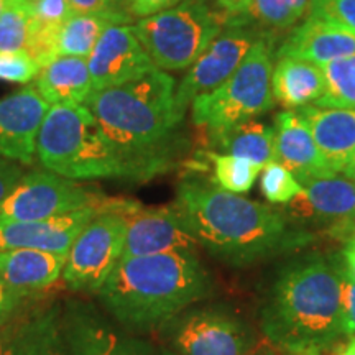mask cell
<instances>
[{
	"label": "cell",
	"mask_w": 355,
	"mask_h": 355,
	"mask_svg": "<svg viewBox=\"0 0 355 355\" xmlns=\"http://www.w3.org/2000/svg\"><path fill=\"white\" fill-rule=\"evenodd\" d=\"M199 245L224 265L248 268L304 250L316 241L277 207L188 178L173 202Z\"/></svg>",
	"instance_id": "6da1fadb"
},
{
	"label": "cell",
	"mask_w": 355,
	"mask_h": 355,
	"mask_svg": "<svg viewBox=\"0 0 355 355\" xmlns=\"http://www.w3.org/2000/svg\"><path fill=\"white\" fill-rule=\"evenodd\" d=\"M175 78L155 68L122 86L92 92L84 104L127 159L133 181L166 173L184 152L186 110L178 105Z\"/></svg>",
	"instance_id": "7a4b0ae2"
},
{
	"label": "cell",
	"mask_w": 355,
	"mask_h": 355,
	"mask_svg": "<svg viewBox=\"0 0 355 355\" xmlns=\"http://www.w3.org/2000/svg\"><path fill=\"white\" fill-rule=\"evenodd\" d=\"M259 324L286 354L329 347L344 336L339 263L314 252L286 261L261 298Z\"/></svg>",
	"instance_id": "3957f363"
},
{
	"label": "cell",
	"mask_w": 355,
	"mask_h": 355,
	"mask_svg": "<svg viewBox=\"0 0 355 355\" xmlns=\"http://www.w3.org/2000/svg\"><path fill=\"white\" fill-rule=\"evenodd\" d=\"M211 293V275L198 255L173 252L122 259L97 296L127 332L146 334L170 324Z\"/></svg>",
	"instance_id": "277c9868"
},
{
	"label": "cell",
	"mask_w": 355,
	"mask_h": 355,
	"mask_svg": "<svg viewBox=\"0 0 355 355\" xmlns=\"http://www.w3.org/2000/svg\"><path fill=\"white\" fill-rule=\"evenodd\" d=\"M43 168L69 180H132L127 159L110 144L86 105H51L37 139Z\"/></svg>",
	"instance_id": "5b68a950"
},
{
	"label": "cell",
	"mask_w": 355,
	"mask_h": 355,
	"mask_svg": "<svg viewBox=\"0 0 355 355\" xmlns=\"http://www.w3.org/2000/svg\"><path fill=\"white\" fill-rule=\"evenodd\" d=\"M227 21L229 17L207 0H181L132 26L155 68L168 73L189 69Z\"/></svg>",
	"instance_id": "8992f818"
},
{
	"label": "cell",
	"mask_w": 355,
	"mask_h": 355,
	"mask_svg": "<svg viewBox=\"0 0 355 355\" xmlns=\"http://www.w3.org/2000/svg\"><path fill=\"white\" fill-rule=\"evenodd\" d=\"M277 58V37L266 33L227 81L191 102V119L204 130H216L257 119L275 105L272 73Z\"/></svg>",
	"instance_id": "52a82bcc"
},
{
	"label": "cell",
	"mask_w": 355,
	"mask_h": 355,
	"mask_svg": "<svg viewBox=\"0 0 355 355\" xmlns=\"http://www.w3.org/2000/svg\"><path fill=\"white\" fill-rule=\"evenodd\" d=\"M137 201L121 199L84 225L74 239L63 270L71 291L99 293L110 273L122 260L127 235V214Z\"/></svg>",
	"instance_id": "ba28073f"
},
{
	"label": "cell",
	"mask_w": 355,
	"mask_h": 355,
	"mask_svg": "<svg viewBox=\"0 0 355 355\" xmlns=\"http://www.w3.org/2000/svg\"><path fill=\"white\" fill-rule=\"evenodd\" d=\"M114 202L81 181L53 171H30L0 207V222L53 219L87 207L109 209Z\"/></svg>",
	"instance_id": "9c48e42d"
},
{
	"label": "cell",
	"mask_w": 355,
	"mask_h": 355,
	"mask_svg": "<svg viewBox=\"0 0 355 355\" xmlns=\"http://www.w3.org/2000/svg\"><path fill=\"white\" fill-rule=\"evenodd\" d=\"M303 191L282 207L293 224L314 237L324 234L339 241L355 237V181L344 175L309 178Z\"/></svg>",
	"instance_id": "30bf717a"
},
{
	"label": "cell",
	"mask_w": 355,
	"mask_h": 355,
	"mask_svg": "<svg viewBox=\"0 0 355 355\" xmlns=\"http://www.w3.org/2000/svg\"><path fill=\"white\" fill-rule=\"evenodd\" d=\"M266 32L248 21L247 17L229 19L224 30L217 35L206 51L186 69L184 78L176 87V102L181 109L188 110L198 96L214 91L232 76L254 44Z\"/></svg>",
	"instance_id": "8fae6325"
},
{
	"label": "cell",
	"mask_w": 355,
	"mask_h": 355,
	"mask_svg": "<svg viewBox=\"0 0 355 355\" xmlns=\"http://www.w3.org/2000/svg\"><path fill=\"white\" fill-rule=\"evenodd\" d=\"M178 355H250L255 332L237 313L220 306L191 309L173 327Z\"/></svg>",
	"instance_id": "7c38bea8"
},
{
	"label": "cell",
	"mask_w": 355,
	"mask_h": 355,
	"mask_svg": "<svg viewBox=\"0 0 355 355\" xmlns=\"http://www.w3.org/2000/svg\"><path fill=\"white\" fill-rule=\"evenodd\" d=\"M61 327L71 355H158L153 345L117 329L99 309L83 301H69Z\"/></svg>",
	"instance_id": "4fadbf2b"
},
{
	"label": "cell",
	"mask_w": 355,
	"mask_h": 355,
	"mask_svg": "<svg viewBox=\"0 0 355 355\" xmlns=\"http://www.w3.org/2000/svg\"><path fill=\"white\" fill-rule=\"evenodd\" d=\"M125 217L127 235L122 259L173 252L196 254L201 247L175 204L145 207L137 202Z\"/></svg>",
	"instance_id": "5bb4252c"
},
{
	"label": "cell",
	"mask_w": 355,
	"mask_h": 355,
	"mask_svg": "<svg viewBox=\"0 0 355 355\" xmlns=\"http://www.w3.org/2000/svg\"><path fill=\"white\" fill-rule=\"evenodd\" d=\"M87 66L94 92L122 86L155 69L132 25L109 26L89 55Z\"/></svg>",
	"instance_id": "9a60e30c"
},
{
	"label": "cell",
	"mask_w": 355,
	"mask_h": 355,
	"mask_svg": "<svg viewBox=\"0 0 355 355\" xmlns=\"http://www.w3.org/2000/svg\"><path fill=\"white\" fill-rule=\"evenodd\" d=\"M50 107L33 84L0 99V157L32 165L40 127Z\"/></svg>",
	"instance_id": "2e32d148"
},
{
	"label": "cell",
	"mask_w": 355,
	"mask_h": 355,
	"mask_svg": "<svg viewBox=\"0 0 355 355\" xmlns=\"http://www.w3.org/2000/svg\"><path fill=\"white\" fill-rule=\"evenodd\" d=\"M102 211L107 209L87 207V209L44 220L0 222V252L25 248V250L68 255L74 239L78 237L84 225Z\"/></svg>",
	"instance_id": "e0dca14e"
},
{
	"label": "cell",
	"mask_w": 355,
	"mask_h": 355,
	"mask_svg": "<svg viewBox=\"0 0 355 355\" xmlns=\"http://www.w3.org/2000/svg\"><path fill=\"white\" fill-rule=\"evenodd\" d=\"M275 162L286 166L298 183L309 178L336 175L327 168L308 123L298 110H282L275 115Z\"/></svg>",
	"instance_id": "ac0fdd59"
},
{
	"label": "cell",
	"mask_w": 355,
	"mask_h": 355,
	"mask_svg": "<svg viewBox=\"0 0 355 355\" xmlns=\"http://www.w3.org/2000/svg\"><path fill=\"white\" fill-rule=\"evenodd\" d=\"M354 53L355 33L316 17H304L303 24L290 30L277 48V58H298L318 66Z\"/></svg>",
	"instance_id": "d6986e66"
},
{
	"label": "cell",
	"mask_w": 355,
	"mask_h": 355,
	"mask_svg": "<svg viewBox=\"0 0 355 355\" xmlns=\"http://www.w3.org/2000/svg\"><path fill=\"white\" fill-rule=\"evenodd\" d=\"M308 123L327 168L336 175L344 171L355 155V109H298Z\"/></svg>",
	"instance_id": "ffe728a7"
},
{
	"label": "cell",
	"mask_w": 355,
	"mask_h": 355,
	"mask_svg": "<svg viewBox=\"0 0 355 355\" xmlns=\"http://www.w3.org/2000/svg\"><path fill=\"white\" fill-rule=\"evenodd\" d=\"M66 255L42 250L0 252V277L20 296L46 290L63 277Z\"/></svg>",
	"instance_id": "44dd1931"
},
{
	"label": "cell",
	"mask_w": 355,
	"mask_h": 355,
	"mask_svg": "<svg viewBox=\"0 0 355 355\" xmlns=\"http://www.w3.org/2000/svg\"><path fill=\"white\" fill-rule=\"evenodd\" d=\"M50 105H81L92 94V79L86 58L58 56L40 69L33 83Z\"/></svg>",
	"instance_id": "7402d4cb"
},
{
	"label": "cell",
	"mask_w": 355,
	"mask_h": 355,
	"mask_svg": "<svg viewBox=\"0 0 355 355\" xmlns=\"http://www.w3.org/2000/svg\"><path fill=\"white\" fill-rule=\"evenodd\" d=\"M324 92L321 66L291 56L275 58L272 73L273 101L288 110L314 105Z\"/></svg>",
	"instance_id": "603a6c76"
},
{
	"label": "cell",
	"mask_w": 355,
	"mask_h": 355,
	"mask_svg": "<svg viewBox=\"0 0 355 355\" xmlns=\"http://www.w3.org/2000/svg\"><path fill=\"white\" fill-rule=\"evenodd\" d=\"M211 150L248 159L263 170L275 162V128L259 119L234 123V125L206 130Z\"/></svg>",
	"instance_id": "cb8c5ba5"
},
{
	"label": "cell",
	"mask_w": 355,
	"mask_h": 355,
	"mask_svg": "<svg viewBox=\"0 0 355 355\" xmlns=\"http://www.w3.org/2000/svg\"><path fill=\"white\" fill-rule=\"evenodd\" d=\"M130 24L127 19L107 13H73L58 33L56 58L78 56L87 60L109 26Z\"/></svg>",
	"instance_id": "d4e9b609"
},
{
	"label": "cell",
	"mask_w": 355,
	"mask_h": 355,
	"mask_svg": "<svg viewBox=\"0 0 355 355\" xmlns=\"http://www.w3.org/2000/svg\"><path fill=\"white\" fill-rule=\"evenodd\" d=\"M7 355H71L55 309L26 321L13 336Z\"/></svg>",
	"instance_id": "484cf974"
},
{
	"label": "cell",
	"mask_w": 355,
	"mask_h": 355,
	"mask_svg": "<svg viewBox=\"0 0 355 355\" xmlns=\"http://www.w3.org/2000/svg\"><path fill=\"white\" fill-rule=\"evenodd\" d=\"M324 92L316 101L322 109H355V53L321 66Z\"/></svg>",
	"instance_id": "4316f807"
},
{
	"label": "cell",
	"mask_w": 355,
	"mask_h": 355,
	"mask_svg": "<svg viewBox=\"0 0 355 355\" xmlns=\"http://www.w3.org/2000/svg\"><path fill=\"white\" fill-rule=\"evenodd\" d=\"M202 158H206L212 165V183L229 193L243 194L250 191L261 171L260 166L254 165L248 159L229 153H219L214 150L204 152Z\"/></svg>",
	"instance_id": "83f0119b"
},
{
	"label": "cell",
	"mask_w": 355,
	"mask_h": 355,
	"mask_svg": "<svg viewBox=\"0 0 355 355\" xmlns=\"http://www.w3.org/2000/svg\"><path fill=\"white\" fill-rule=\"evenodd\" d=\"M32 33V0H7L0 12V51H26Z\"/></svg>",
	"instance_id": "f1b7e54d"
},
{
	"label": "cell",
	"mask_w": 355,
	"mask_h": 355,
	"mask_svg": "<svg viewBox=\"0 0 355 355\" xmlns=\"http://www.w3.org/2000/svg\"><path fill=\"white\" fill-rule=\"evenodd\" d=\"M245 17L260 30L275 37L290 32L301 20L293 0H250Z\"/></svg>",
	"instance_id": "f546056e"
},
{
	"label": "cell",
	"mask_w": 355,
	"mask_h": 355,
	"mask_svg": "<svg viewBox=\"0 0 355 355\" xmlns=\"http://www.w3.org/2000/svg\"><path fill=\"white\" fill-rule=\"evenodd\" d=\"M260 173V191L270 204L285 206L303 191L296 176L282 163L270 162Z\"/></svg>",
	"instance_id": "4dcf8cb0"
},
{
	"label": "cell",
	"mask_w": 355,
	"mask_h": 355,
	"mask_svg": "<svg viewBox=\"0 0 355 355\" xmlns=\"http://www.w3.org/2000/svg\"><path fill=\"white\" fill-rule=\"evenodd\" d=\"M40 66L26 51H0V79L28 84L38 76Z\"/></svg>",
	"instance_id": "1f68e13d"
},
{
	"label": "cell",
	"mask_w": 355,
	"mask_h": 355,
	"mask_svg": "<svg viewBox=\"0 0 355 355\" xmlns=\"http://www.w3.org/2000/svg\"><path fill=\"white\" fill-rule=\"evenodd\" d=\"M306 17L331 21L355 33V0H313Z\"/></svg>",
	"instance_id": "d6a6232c"
},
{
	"label": "cell",
	"mask_w": 355,
	"mask_h": 355,
	"mask_svg": "<svg viewBox=\"0 0 355 355\" xmlns=\"http://www.w3.org/2000/svg\"><path fill=\"white\" fill-rule=\"evenodd\" d=\"M69 3L74 13H107L133 21L125 0H69Z\"/></svg>",
	"instance_id": "836d02e7"
},
{
	"label": "cell",
	"mask_w": 355,
	"mask_h": 355,
	"mask_svg": "<svg viewBox=\"0 0 355 355\" xmlns=\"http://www.w3.org/2000/svg\"><path fill=\"white\" fill-rule=\"evenodd\" d=\"M343 279V327L344 336H355V279L339 263Z\"/></svg>",
	"instance_id": "e575fe53"
},
{
	"label": "cell",
	"mask_w": 355,
	"mask_h": 355,
	"mask_svg": "<svg viewBox=\"0 0 355 355\" xmlns=\"http://www.w3.org/2000/svg\"><path fill=\"white\" fill-rule=\"evenodd\" d=\"M25 170L24 165L0 157V207L10 196V193L19 184V181L24 178Z\"/></svg>",
	"instance_id": "d590c367"
},
{
	"label": "cell",
	"mask_w": 355,
	"mask_h": 355,
	"mask_svg": "<svg viewBox=\"0 0 355 355\" xmlns=\"http://www.w3.org/2000/svg\"><path fill=\"white\" fill-rule=\"evenodd\" d=\"M180 2L181 0H125V6L132 19L140 20L165 12Z\"/></svg>",
	"instance_id": "8d00e7d4"
},
{
	"label": "cell",
	"mask_w": 355,
	"mask_h": 355,
	"mask_svg": "<svg viewBox=\"0 0 355 355\" xmlns=\"http://www.w3.org/2000/svg\"><path fill=\"white\" fill-rule=\"evenodd\" d=\"M24 296H20L19 293H15L10 286L3 282L0 277V326L6 324L8 319L12 318V314L15 313V309L19 308L20 301Z\"/></svg>",
	"instance_id": "74e56055"
},
{
	"label": "cell",
	"mask_w": 355,
	"mask_h": 355,
	"mask_svg": "<svg viewBox=\"0 0 355 355\" xmlns=\"http://www.w3.org/2000/svg\"><path fill=\"white\" fill-rule=\"evenodd\" d=\"M214 2L229 19L245 17L248 6H250V0H214Z\"/></svg>",
	"instance_id": "f35d334b"
},
{
	"label": "cell",
	"mask_w": 355,
	"mask_h": 355,
	"mask_svg": "<svg viewBox=\"0 0 355 355\" xmlns=\"http://www.w3.org/2000/svg\"><path fill=\"white\" fill-rule=\"evenodd\" d=\"M343 261H344V270L350 277L355 279V237L352 241L347 242V245L343 250Z\"/></svg>",
	"instance_id": "ab89813d"
},
{
	"label": "cell",
	"mask_w": 355,
	"mask_h": 355,
	"mask_svg": "<svg viewBox=\"0 0 355 355\" xmlns=\"http://www.w3.org/2000/svg\"><path fill=\"white\" fill-rule=\"evenodd\" d=\"M311 2H313V0H293L296 12H298V15H300V19H304V17L308 15V12L311 8Z\"/></svg>",
	"instance_id": "60d3db41"
},
{
	"label": "cell",
	"mask_w": 355,
	"mask_h": 355,
	"mask_svg": "<svg viewBox=\"0 0 355 355\" xmlns=\"http://www.w3.org/2000/svg\"><path fill=\"white\" fill-rule=\"evenodd\" d=\"M343 175L345 178H349V180H354L355 181V155H354V158L349 162V165L344 168Z\"/></svg>",
	"instance_id": "b9f144b4"
},
{
	"label": "cell",
	"mask_w": 355,
	"mask_h": 355,
	"mask_svg": "<svg viewBox=\"0 0 355 355\" xmlns=\"http://www.w3.org/2000/svg\"><path fill=\"white\" fill-rule=\"evenodd\" d=\"M336 355H355V336H352V339H350L349 343L344 345V349Z\"/></svg>",
	"instance_id": "7bdbcfd3"
},
{
	"label": "cell",
	"mask_w": 355,
	"mask_h": 355,
	"mask_svg": "<svg viewBox=\"0 0 355 355\" xmlns=\"http://www.w3.org/2000/svg\"><path fill=\"white\" fill-rule=\"evenodd\" d=\"M0 355H7L6 344H3V340H2V339H0Z\"/></svg>",
	"instance_id": "ee69618b"
},
{
	"label": "cell",
	"mask_w": 355,
	"mask_h": 355,
	"mask_svg": "<svg viewBox=\"0 0 355 355\" xmlns=\"http://www.w3.org/2000/svg\"><path fill=\"white\" fill-rule=\"evenodd\" d=\"M286 355H319V352H301V354H286Z\"/></svg>",
	"instance_id": "f6af8a7d"
},
{
	"label": "cell",
	"mask_w": 355,
	"mask_h": 355,
	"mask_svg": "<svg viewBox=\"0 0 355 355\" xmlns=\"http://www.w3.org/2000/svg\"><path fill=\"white\" fill-rule=\"evenodd\" d=\"M6 3H7V0H0V12L3 10V7H6Z\"/></svg>",
	"instance_id": "bcb514c9"
},
{
	"label": "cell",
	"mask_w": 355,
	"mask_h": 355,
	"mask_svg": "<svg viewBox=\"0 0 355 355\" xmlns=\"http://www.w3.org/2000/svg\"><path fill=\"white\" fill-rule=\"evenodd\" d=\"M163 355H176V354H171V352H165Z\"/></svg>",
	"instance_id": "7dc6e473"
}]
</instances>
